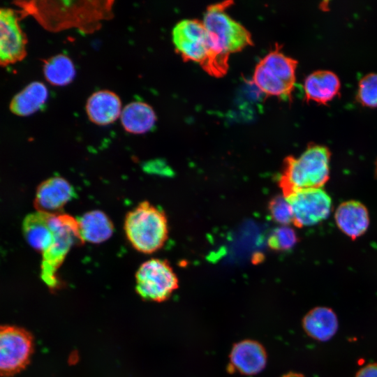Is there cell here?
Returning <instances> with one entry per match:
<instances>
[{
  "label": "cell",
  "instance_id": "cell-1",
  "mask_svg": "<svg viewBox=\"0 0 377 377\" xmlns=\"http://www.w3.org/2000/svg\"><path fill=\"white\" fill-rule=\"evenodd\" d=\"M232 3L227 1L209 6L202 21L209 34L219 76L227 72L230 54L253 44L249 31L227 13Z\"/></svg>",
  "mask_w": 377,
  "mask_h": 377
},
{
  "label": "cell",
  "instance_id": "cell-2",
  "mask_svg": "<svg viewBox=\"0 0 377 377\" xmlns=\"http://www.w3.org/2000/svg\"><path fill=\"white\" fill-rule=\"evenodd\" d=\"M331 153L320 145H309L298 157L286 156L278 180L282 195L287 198L304 189L322 188L330 177Z\"/></svg>",
  "mask_w": 377,
  "mask_h": 377
},
{
  "label": "cell",
  "instance_id": "cell-3",
  "mask_svg": "<svg viewBox=\"0 0 377 377\" xmlns=\"http://www.w3.org/2000/svg\"><path fill=\"white\" fill-rule=\"evenodd\" d=\"M124 230L135 250L150 254L161 249L168 239L167 216L160 208L142 201L127 213Z\"/></svg>",
  "mask_w": 377,
  "mask_h": 377
},
{
  "label": "cell",
  "instance_id": "cell-4",
  "mask_svg": "<svg viewBox=\"0 0 377 377\" xmlns=\"http://www.w3.org/2000/svg\"><path fill=\"white\" fill-rule=\"evenodd\" d=\"M53 239L42 253L41 278L52 290L59 287L57 274L73 246L82 244L77 220L66 214H50Z\"/></svg>",
  "mask_w": 377,
  "mask_h": 377
},
{
  "label": "cell",
  "instance_id": "cell-5",
  "mask_svg": "<svg viewBox=\"0 0 377 377\" xmlns=\"http://www.w3.org/2000/svg\"><path fill=\"white\" fill-rule=\"evenodd\" d=\"M172 38L175 50L184 60L199 64L208 73L217 77L210 39L202 21L181 20L174 27Z\"/></svg>",
  "mask_w": 377,
  "mask_h": 377
},
{
  "label": "cell",
  "instance_id": "cell-6",
  "mask_svg": "<svg viewBox=\"0 0 377 377\" xmlns=\"http://www.w3.org/2000/svg\"><path fill=\"white\" fill-rule=\"evenodd\" d=\"M135 290L143 300L162 302L179 287V280L166 260L151 258L139 267L135 274Z\"/></svg>",
  "mask_w": 377,
  "mask_h": 377
},
{
  "label": "cell",
  "instance_id": "cell-7",
  "mask_svg": "<svg viewBox=\"0 0 377 377\" xmlns=\"http://www.w3.org/2000/svg\"><path fill=\"white\" fill-rule=\"evenodd\" d=\"M34 342L27 330L15 325L0 326V376L10 377L24 370L34 353Z\"/></svg>",
  "mask_w": 377,
  "mask_h": 377
},
{
  "label": "cell",
  "instance_id": "cell-8",
  "mask_svg": "<svg viewBox=\"0 0 377 377\" xmlns=\"http://www.w3.org/2000/svg\"><path fill=\"white\" fill-rule=\"evenodd\" d=\"M285 198L292 207L293 224L297 228L317 224L331 212L332 199L323 188L297 191Z\"/></svg>",
  "mask_w": 377,
  "mask_h": 377
},
{
  "label": "cell",
  "instance_id": "cell-9",
  "mask_svg": "<svg viewBox=\"0 0 377 377\" xmlns=\"http://www.w3.org/2000/svg\"><path fill=\"white\" fill-rule=\"evenodd\" d=\"M27 38L10 8H0V66L21 61L26 55Z\"/></svg>",
  "mask_w": 377,
  "mask_h": 377
},
{
  "label": "cell",
  "instance_id": "cell-10",
  "mask_svg": "<svg viewBox=\"0 0 377 377\" xmlns=\"http://www.w3.org/2000/svg\"><path fill=\"white\" fill-rule=\"evenodd\" d=\"M75 196V189L68 181L61 177H54L38 186L34 205L38 212L59 214Z\"/></svg>",
  "mask_w": 377,
  "mask_h": 377
},
{
  "label": "cell",
  "instance_id": "cell-11",
  "mask_svg": "<svg viewBox=\"0 0 377 377\" xmlns=\"http://www.w3.org/2000/svg\"><path fill=\"white\" fill-rule=\"evenodd\" d=\"M229 369L253 376L261 372L267 360L264 346L257 341L246 339L236 343L230 353Z\"/></svg>",
  "mask_w": 377,
  "mask_h": 377
},
{
  "label": "cell",
  "instance_id": "cell-12",
  "mask_svg": "<svg viewBox=\"0 0 377 377\" xmlns=\"http://www.w3.org/2000/svg\"><path fill=\"white\" fill-rule=\"evenodd\" d=\"M121 101L114 92L99 90L87 99L86 112L89 120L99 126H106L120 117Z\"/></svg>",
  "mask_w": 377,
  "mask_h": 377
},
{
  "label": "cell",
  "instance_id": "cell-13",
  "mask_svg": "<svg viewBox=\"0 0 377 377\" xmlns=\"http://www.w3.org/2000/svg\"><path fill=\"white\" fill-rule=\"evenodd\" d=\"M334 219L338 228L352 239L364 234L369 225L367 207L357 200L341 202L336 209Z\"/></svg>",
  "mask_w": 377,
  "mask_h": 377
},
{
  "label": "cell",
  "instance_id": "cell-14",
  "mask_svg": "<svg viewBox=\"0 0 377 377\" xmlns=\"http://www.w3.org/2000/svg\"><path fill=\"white\" fill-rule=\"evenodd\" d=\"M341 82L339 77L328 70H318L310 73L304 82V90L307 101L327 104L339 94Z\"/></svg>",
  "mask_w": 377,
  "mask_h": 377
},
{
  "label": "cell",
  "instance_id": "cell-15",
  "mask_svg": "<svg viewBox=\"0 0 377 377\" xmlns=\"http://www.w3.org/2000/svg\"><path fill=\"white\" fill-rule=\"evenodd\" d=\"M302 327L306 334L313 339L327 341L338 330V318L330 307H314L304 316Z\"/></svg>",
  "mask_w": 377,
  "mask_h": 377
},
{
  "label": "cell",
  "instance_id": "cell-16",
  "mask_svg": "<svg viewBox=\"0 0 377 377\" xmlns=\"http://www.w3.org/2000/svg\"><path fill=\"white\" fill-rule=\"evenodd\" d=\"M124 130L132 134H143L151 131L156 122L153 108L142 101H133L122 108L120 115Z\"/></svg>",
  "mask_w": 377,
  "mask_h": 377
},
{
  "label": "cell",
  "instance_id": "cell-17",
  "mask_svg": "<svg viewBox=\"0 0 377 377\" xmlns=\"http://www.w3.org/2000/svg\"><path fill=\"white\" fill-rule=\"evenodd\" d=\"M80 236L83 242L99 244L108 240L113 234L114 226L102 211L93 210L77 219Z\"/></svg>",
  "mask_w": 377,
  "mask_h": 377
},
{
  "label": "cell",
  "instance_id": "cell-18",
  "mask_svg": "<svg viewBox=\"0 0 377 377\" xmlns=\"http://www.w3.org/2000/svg\"><path fill=\"white\" fill-rule=\"evenodd\" d=\"M47 98L46 86L40 82H33L13 98L10 110L17 116H29L41 110Z\"/></svg>",
  "mask_w": 377,
  "mask_h": 377
},
{
  "label": "cell",
  "instance_id": "cell-19",
  "mask_svg": "<svg viewBox=\"0 0 377 377\" xmlns=\"http://www.w3.org/2000/svg\"><path fill=\"white\" fill-rule=\"evenodd\" d=\"M50 214L37 212L27 216L23 222V232L27 242L42 253L50 246L53 239Z\"/></svg>",
  "mask_w": 377,
  "mask_h": 377
},
{
  "label": "cell",
  "instance_id": "cell-20",
  "mask_svg": "<svg viewBox=\"0 0 377 377\" xmlns=\"http://www.w3.org/2000/svg\"><path fill=\"white\" fill-rule=\"evenodd\" d=\"M43 74L51 84L65 86L73 80L76 71L73 62L68 56L57 54L45 61Z\"/></svg>",
  "mask_w": 377,
  "mask_h": 377
},
{
  "label": "cell",
  "instance_id": "cell-21",
  "mask_svg": "<svg viewBox=\"0 0 377 377\" xmlns=\"http://www.w3.org/2000/svg\"><path fill=\"white\" fill-rule=\"evenodd\" d=\"M253 80L255 85L265 95L288 99L294 89L272 73L259 61L256 66Z\"/></svg>",
  "mask_w": 377,
  "mask_h": 377
},
{
  "label": "cell",
  "instance_id": "cell-22",
  "mask_svg": "<svg viewBox=\"0 0 377 377\" xmlns=\"http://www.w3.org/2000/svg\"><path fill=\"white\" fill-rule=\"evenodd\" d=\"M259 62L279 79L294 87L297 65L296 60L285 55L276 48L267 54Z\"/></svg>",
  "mask_w": 377,
  "mask_h": 377
},
{
  "label": "cell",
  "instance_id": "cell-23",
  "mask_svg": "<svg viewBox=\"0 0 377 377\" xmlns=\"http://www.w3.org/2000/svg\"><path fill=\"white\" fill-rule=\"evenodd\" d=\"M299 238L295 230L288 226L275 228L267 239L268 247L274 251H287L296 245Z\"/></svg>",
  "mask_w": 377,
  "mask_h": 377
},
{
  "label": "cell",
  "instance_id": "cell-24",
  "mask_svg": "<svg viewBox=\"0 0 377 377\" xmlns=\"http://www.w3.org/2000/svg\"><path fill=\"white\" fill-rule=\"evenodd\" d=\"M356 99L362 106L377 108V73H370L358 83Z\"/></svg>",
  "mask_w": 377,
  "mask_h": 377
},
{
  "label": "cell",
  "instance_id": "cell-25",
  "mask_svg": "<svg viewBox=\"0 0 377 377\" xmlns=\"http://www.w3.org/2000/svg\"><path fill=\"white\" fill-rule=\"evenodd\" d=\"M267 210L271 219L281 226L293 223V213L288 200L281 195L274 196L269 201Z\"/></svg>",
  "mask_w": 377,
  "mask_h": 377
},
{
  "label": "cell",
  "instance_id": "cell-26",
  "mask_svg": "<svg viewBox=\"0 0 377 377\" xmlns=\"http://www.w3.org/2000/svg\"><path fill=\"white\" fill-rule=\"evenodd\" d=\"M355 377H377V362L369 363L361 367Z\"/></svg>",
  "mask_w": 377,
  "mask_h": 377
},
{
  "label": "cell",
  "instance_id": "cell-27",
  "mask_svg": "<svg viewBox=\"0 0 377 377\" xmlns=\"http://www.w3.org/2000/svg\"><path fill=\"white\" fill-rule=\"evenodd\" d=\"M281 377H304L302 374L297 373V372H289L288 374H286Z\"/></svg>",
  "mask_w": 377,
  "mask_h": 377
},
{
  "label": "cell",
  "instance_id": "cell-28",
  "mask_svg": "<svg viewBox=\"0 0 377 377\" xmlns=\"http://www.w3.org/2000/svg\"><path fill=\"white\" fill-rule=\"evenodd\" d=\"M375 174H376V178H377V161L376 162Z\"/></svg>",
  "mask_w": 377,
  "mask_h": 377
}]
</instances>
